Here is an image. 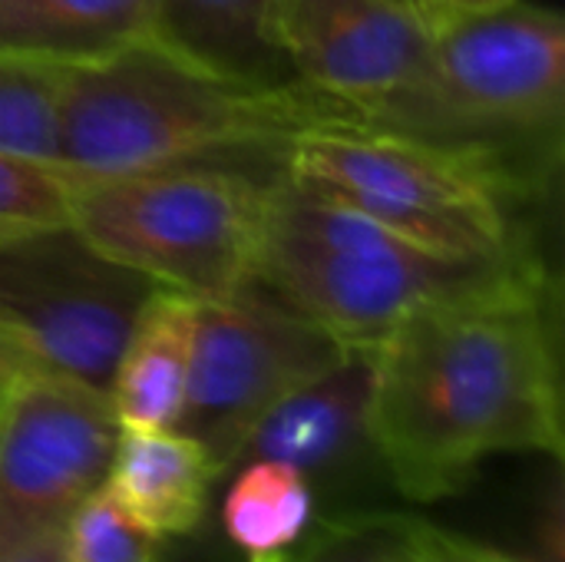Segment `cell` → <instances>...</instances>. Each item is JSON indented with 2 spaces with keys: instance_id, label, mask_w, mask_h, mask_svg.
<instances>
[{
  "instance_id": "cell-22",
  "label": "cell",
  "mask_w": 565,
  "mask_h": 562,
  "mask_svg": "<svg viewBox=\"0 0 565 562\" xmlns=\"http://www.w3.org/2000/svg\"><path fill=\"white\" fill-rule=\"evenodd\" d=\"M0 562H73L66 553L63 530H50L43 537H33L20 547H10L0 553Z\"/></svg>"
},
{
  "instance_id": "cell-4",
  "label": "cell",
  "mask_w": 565,
  "mask_h": 562,
  "mask_svg": "<svg viewBox=\"0 0 565 562\" xmlns=\"http://www.w3.org/2000/svg\"><path fill=\"white\" fill-rule=\"evenodd\" d=\"M285 166V162H281ZM265 176L225 162H185L122 176H86L70 225L109 262L192 301H218L255 275Z\"/></svg>"
},
{
  "instance_id": "cell-3",
  "label": "cell",
  "mask_w": 565,
  "mask_h": 562,
  "mask_svg": "<svg viewBox=\"0 0 565 562\" xmlns=\"http://www.w3.org/2000/svg\"><path fill=\"white\" fill-rule=\"evenodd\" d=\"M516 258L497 265L440 258L308 189L281 166L268 182L252 278L348 351H377L417 308L470 291Z\"/></svg>"
},
{
  "instance_id": "cell-24",
  "label": "cell",
  "mask_w": 565,
  "mask_h": 562,
  "mask_svg": "<svg viewBox=\"0 0 565 562\" xmlns=\"http://www.w3.org/2000/svg\"><path fill=\"white\" fill-rule=\"evenodd\" d=\"M13 378H20V374H13L10 368H3V364H0V397H3V391L13 384Z\"/></svg>"
},
{
  "instance_id": "cell-10",
  "label": "cell",
  "mask_w": 565,
  "mask_h": 562,
  "mask_svg": "<svg viewBox=\"0 0 565 562\" xmlns=\"http://www.w3.org/2000/svg\"><path fill=\"white\" fill-rule=\"evenodd\" d=\"M119 421L106 394L20 374L0 397V553L50 530L106 484Z\"/></svg>"
},
{
  "instance_id": "cell-11",
  "label": "cell",
  "mask_w": 565,
  "mask_h": 562,
  "mask_svg": "<svg viewBox=\"0 0 565 562\" xmlns=\"http://www.w3.org/2000/svg\"><path fill=\"white\" fill-rule=\"evenodd\" d=\"M374 351H348L334 368L285 394L252 427L235 467L248 460L285 464L308 480L341 467L358 447L371 444Z\"/></svg>"
},
{
  "instance_id": "cell-13",
  "label": "cell",
  "mask_w": 565,
  "mask_h": 562,
  "mask_svg": "<svg viewBox=\"0 0 565 562\" xmlns=\"http://www.w3.org/2000/svg\"><path fill=\"white\" fill-rule=\"evenodd\" d=\"M278 0H156L146 40L218 76L301 83L275 40Z\"/></svg>"
},
{
  "instance_id": "cell-8",
  "label": "cell",
  "mask_w": 565,
  "mask_h": 562,
  "mask_svg": "<svg viewBox=\"0 0 565 562\" xmlns=\"http://www.w3.org/2000/svg\"><path fill=\"white\" fill-rule=\"evenodd\" d=\"M156 288L103 258L73 225L0 238V364L109 397L122 341Z\"/></svg>"
},
{
  "instance_id": "cell-6",
  "label": "cell",
  "mask_w": 565,
  "mask_h": 562,
  "mask_svg": "<svg viewBox=\"0 0 565 562\" xmlns=\"http://www.w3.org/2000/svg\"><path fill=\"white\" fill-rule=\"evenodd\" d=\"M275 40L301 83L351 106L367 126L483 159L526 192L447 99L430 30L411 3L278 0Z\"/></svg>"
},
{
  "instance_id": "cell-23",
  "label": "cell",
  "mask_w": 565,
  "mask_h": 562,
  "mask_svg": "<svg viewBox=\"0 0 565 562\" xmlns=\"http://www.w3.org/2000/svg\"><path fill=\"white\" fill-rule=\"evenodd\" d=\"M411 3L420 17H434V13H447V10H473V7H490L500 0H404Z\"/></svg>"
},
{
  "instance_id": "cell-21",
  "label": "cell",
  "mask_w": 565,
  "mask_h": 562,
  "mask_svg": "<svg viewBox=\"0 0 565 562\" xmlns=\"http://www.w3.org/2000/svg\"><path fill=\"white\" fill-rule=\"evenodd\" d=\"M404 520H374V523H351L341 540L331 547H318L308 562H397Z\"/></svg>"
},
{
  "instance_id": "cell-16",
  "label": "cell",
  "mask_w": 565,
  "mask_h": 562,
  "mask_svg": "<svg viewBox=\"0 0 565 562\" xmlns=\"http://www.w3.org/2000/svg\"><path fill=\"white\" fill-rule=\"evenodd\" d=\"M311 480L285 464L248 460L222 503L228 540L248 556H275L291 550L311 523Z\"/></svg>"
},
{
  "instance_id": "cell-2",
  "label": "cell",
  "mask_w": 565,
  "mask_h": 562,
  "mask_svg": "<svg viewBox=\"0 0 565 562\" xmlns=\"http://www.w3.org/2000/svg\"><path fill=\"white\" fill-rule=\"evenodd\" d=\"M367 126L308 83H245L209 73L152 40L86 66H60L63 166L122 176L185 162H222L288 146L315 129Z\"/></svg>"
},
{
  "instance_id": "cell-19",
  "label": "cell",
  "mask_w": 565,
  "mask_h": 562,
  "mask_svg": "<svg viewBox=\"0 0 565 562\" xmlns=\"http://www.w3.org/2000/svg\"><path fill=\"white\" fill-rule=\"evenodd\" d=\"M63 540L73 562H159L162 556V537L126 510L106 484L70 513Z\"/></svg>"
},
{
  "instance_id": "cell-17",
  "label": "cell",
  "mask_w": 565,
  "mask_h": 562,
  "mask_svg": "<svg viewBox=\"0 0 565 562\" xmlns=\"http://www.w3.org/2000/svg\"><path fill=\"white\" fill-rule=\"evenodd\" d=\"M0 152L63 162L60 66L0 56Z\"/></svg>"
},
{
  "instance_id": "cell-7",
  "label": "cell",
  "mask_w": 565,
  "mask_h": 562,
  "mask_svg": "<svg viewBox=\"0 0 565 562\" xmlns=\"http://www.w3.org/2000/svg\"><path fill=\"white\" fill-rule=\"evenodd\" d=\"M447 99L526 185L563 152L565 20L530 0L424 17Z\"/></svg>"
},
{
  "instance_id": "cell-14",
  "label": "cell",
  "mask_w": 565,
  "mask_h": 562,
  "mask_svg": "<svg viewBox=\"0 0 565 562\" xmlns=\"http://www.w3.org/2000/svg\"><path fill=\"white\" fill-rule=\"evenodd\" d=\"M156 0H0V56L43 66L99 63L152 26Z\"/></svg>"
},
{
  "instance_id": "cell-12",
  "label": "cell",
  "mask_w": 565,
  "mask_h": 562,
  "mask_svg": "<svg viewBox=\"0 0 565 562\" xmlns=\"http://www.w3.org/2000/svg\"><path fill=\"white\" fill-rule=\"evenodd\" d=\"M199 301L156 288L122 341L109 381V404L122 431H169L179 421Z\"/></svg>"
},
{
  "instance_id": "cell-18",
  "label": "cell",
  "mask_w": 565,
  "mask_h": 562,
  "mask_svg": "<svg viewBox=\"0 0 565 562\" xmlns=\"http://www.w3.org/2000/svg\"><path fill=\"white\" fill-rule=\"evenodd\" d=\"M79 172L63 162L0 152V238L70 225Z\"/></svg>"
},
{
  "instance_id": "cell-5",
  "label": "cell",
  "mask_w": 565,
  "mask_h": 562,
  "mask_svg": "<svg viewBox=\"0 0 565 562\" xmlns=\"http://www.w3.org/2000/svg\"><path fill=\"white\" fill-rule=\"evenodd\" d=\"M285 169L440 258L497 265L530 252L510 215L523 192L483 159L374 126H341L295 139Z\"/></svg>"
},
{
  "instance_id": "cell-9",
  "label": "cell",
  "mask_w": 565,
  "mask_h": 562,
  "mask_svg": "<svg viewBox=\"0 0 565 562\" xmlns=\"http://www.w3.org/2000/svg\"><path fill=\"white\" fill-rule=\"evenodd\" d=\"M344 354V344L255 278L228 298L199 301L175 431L192 437L222 477L235 470L242 444L265 411Z\"/></svg>"
},
{
  "instance_id": "cell-20",
  "label": "cell",
  "mask_w": 565,
  "mask_h": 562,
  "mask_svg": "<svg viewBox=\"0 0 565 562\" xmlns=\"http://www.w3.org/2000/svg\"><path fill=\"white\" fill-rule=\"evenodd\" d=\"M397 562H526L507 556L493 547H480L467 537L427 527L420 520H404Z\"/></svg>"
},
{
  "instance_id": "cell-1",
  "label": "cell",
  "mask_w": 565,
  "mask_h": 562,
  "mask_svg": "<svg viewBox=\"0 0 565 562\" xmlns=\"http://www.w3.org/2000/svg\"><path fill=\"white\" fill-rule=\"evenodd\" d=\"M367 434L397 490L424 503L493 454H563L553 282L536 252L391 331L374 351Z\"/></svg>"
},
{
  "instance_id": "cell-15",
  "label": "cell",
  "mask_w": 565,
  "mask_h": 562,
  "mask_svg": "<svg viewBox=\"0 0 565 562\" xmlns=\"http://www.w3.org/2000/svg\"><path fill=\"white\" fill-rule=\"evenodd\" d=\"M215 467L205 450L169 431H122L106 487L159 537H179L199 527L215 480Z\"/></svg>"
}]
</instances>
